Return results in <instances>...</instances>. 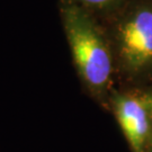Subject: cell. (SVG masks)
<instances>
[{
    "instance_id": "cell-1",
    "label": "cell",
    "mask_w": 152,
    "mask_h": 152,
    "mask_svg": "<svg viewBox=\"0 0 152 152\" xmlns=\"http://www.w3.org/2000/svg\"><path fill=\"white\" fill-rule=\"evenodd\" d=\"M60 15L79 78L89 90L103 94L113 73V56L107 41L87 9L76 2L60 0Z\"/></svg>"
},
{
    "instance_id": "cell-2",
    "label": "cell",
    "mask_w": 152,
    "mask_h": 152,
    "mask_svg": "<svg viewBox=\"0 0 152 152\" xmlns=\"http://www.w3.org/2000/svg\"><path fill=\"white\" fill-rule=\"evenodd\" d=\"M118 55L126 70L136 72L152 63V9L139 8L116 29Z\"/></svg>"
},
{
    "instance_id": "cell-3",
    "label": "cell",
    "mask_w": 152,
    "mask_h": 152,
    "mask_svg": "<svg viewBox=\"0 0 152 152\" xmlns=\"http://www.w3.org/2000/svg\"><path fill=\"white\" fill-rule=\"evenodd\" d=\"M114 112L132 151L144 152L149 135V117L144 103L134 96H117L114 99Z\"/></svg>"
},
{
    "instance_id": "cell-4",
    "label": "cell",
    "mask_w": 152,
    "mask_h": 152,
    "mask_svg": "<svg viewBox=\"0 0 152 152\" xmlns=\"http://www.w3.org/2000/svg\"><path fill=\"white\" fill-rule=\"evenodd\" d=\"M85 9H107L121 4L123 0H71Z\"/></svg>"
},
{
    "instance_id": "cell-5",
    "label": "cell",
    "mask_w": 152,
    "mask_h": 152,
    "mask_svg": "<svg viewBox=\"0 0 152 152\" xmlns=\"http://www.w3.org/2000/svg\"><path fill=\"white\" fill-rule=\"evenodd\" d=\"M149 108H150V113H151V116H152V95L151 97L149 98Z\"/></svg>"
},
{
    "instance_id": "cell-6",
    "label": "cell",
    "mask_w": 152,
    "mask_h": 152,
    "mask_svg": "<svg viewBox=\"0 0 152 152\" xmlns=\"http://www.w3.org/2000/svg\"><path fill=\"white\" fill-rule=\"evenodd\" d=\"M149 152H152V141L150 143V149H149Z\"/></svg>"
}]
</instances>
